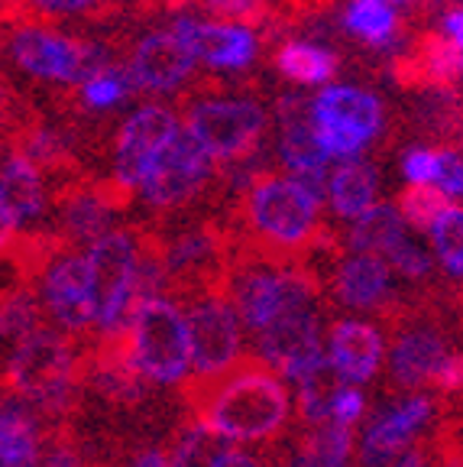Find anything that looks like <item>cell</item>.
I'll return each instance as SVG.
<instances>
[{
	"instance_id": "cell-40",
	"label": "cell",
	"mask_w": 463,
	"mask_h": 467,
	"mask_svg": "<svg viewBox=\"0 0 463 467\" xmlns=\"http://www.w3.org/2000/svg\"><path fill=\"white\" fill-rule=\"evenodd\" d=\"M427 387L441 396H457L463 393V354H444V360L437 364V370L431 373Z\"/></svg>"
},
{
	"instance_id": "cell-7",
	"label": "cell",
	"mask_w": 463,
	"mask_h": 467,
	"mask_svg": "<svg viewBox=\"0 0 463 467\" xmlns=\"http://www.w3.org/2000/svg\"><path fill=\"white\" fill-rule=\"evenodd\" d=\"M137 254V231H104L98 241H91L85 260L91 273V306H95L98 335L130 325Z\"/></svg>"
},
{
	"instance_id": "cell-37",
	"label": "cell",
	"mask_w": 463,
	"mask_h": 467,
	"mask_svg": "<svg viewBox=\"0 0 463 467\" xmlns=\"http://www.w3.org/2000/svg\"><path fill=\"white\" fill-rule=\"evenodd\" d=\"M383 260L389 263L392 270H398L402 276H408V279H425L427 273H431V256H427L415 241H408L406 234H402V237H398V241L386 250Z\"/></svg>"
},
{
	"instance_id": "cell-36",
	"label": "cell",
	"mask_w": 463,
	"mask_h": 467,
	"mask_svg": "<svg viewBox=\"0 0 463 467\" xmlns=\"http://www.w3.org/2000/svg\"><path fill=\"white\" fill-rule=\"evenodd\" d=\"M133 88H137V81H133L130 68H101V72H95L91 78L81 85V101L87 104V108H98V110H108L114 108V104H120L123 98L130 95Z\"/></svg>"
},
{
	"instance_id": "cell-47",
	"label": "cell",
	"mask_w": 463,
	"mask_h": 467,
	"mask_svg": "<svg viewBox=\"0 0 463 467\" xmlns=\"http://www.w3.org/2000/svg\"><path fill=\"white\" fill-rule=\"evenodd\" d=\"M14 241H16V221L0 208V250L10 247Z\"/></svg>"
},
{
	"instance_id": "cell-34",
	"label": "cell",
	"mask_w": 463,
	"mask_h": 467,
	"mask_svg": "<svg viewBox=\"0 0 463 467\" xmlns=\"http://www.w3.org/2000/svg\"><path fill=\"white\" fill-rule=\"evenodd\" d=\"M431 241H435L437 260L448 270V276L463 279V208L448 204L437 221L431 224Z\"/></svg>"
},
{
	"instance_id": "cell-6",
	"label": "cell",
	"mask_w": 463,
	"mask_h": 467,
	"mask_svg": "<svg viewBox=\"0 0 463 467\" xmlns=\"http://www.w3.org/2000/svg\"><path fill=\"white\" fill-rule=\"evenodd\" d=\"M130 344L139 370L162 387L181 383L191 370V344L185 312L172 299L152 296L130 315Z\"/></svg>"
},
{
	"instance_id": "cell-29",
	"label": "cell",
	"mask_w": 463,
	"mask_h": 467,
	"mask_svg": "<svg viewBox=\"0 0 463 467\" xmlns=\"http://www.w3.org/2000/svg\"><path fill=\"white\" fill-rule=\"evenodd\" d=\"M402 234H406V218L398 214L396 204L373 202L366 212L354 218V227H350V234H347V244L356 250V254L383 256Z\"/></svg>"
},
{
	"instance_id": "cell-17",
	"label": "cell",
	"mask_w": 463,
	"mask_h": 467,
	"mask_svg": "<svg viewBox=\"0 0 463 467\" xmlns=\"http://www.w3.org/2000/svg\"><path fill=\"white\" fill-rule=\"evenodd\" d=\"M175 130H179V124H175V117L169 108H159V104L139 108L137 114L123 124L120 137H117V179H120L123 185L137 189L149 156L156 153Z\"/></svg>"
},
{
	"instance_id": "cell-24",
	"label": "cell",
	"mask_w": 463,
	"mask_h": 467,
	"mask_svg": "<svg viewBox=\"0 0 463 467\" xmlns=\"http://www.w3.org/2000/svg\"><path fill=\"white\" fill-rule=\"evenodd\" d=\"M354 451V425L337 419L308 425L304 438L275 467H347Z\"/></svg>"
},
{
	"instance_id": "cell-1",
	"label": "cell",
	"mask_w": 463,
	"mask_h": 467,
	"mask_svg": "<svg viewBox=\"0 0 463 467\" xmlns=\"http://www.w3.org/2000/svg\"><path fill=\"white\" fill-rule=\"evenodd\" d=\"M195 419L227 441H269L289 425L292 400L266 360L240 358L224 377L185 387Z\"/></svg>"
},
{
	"instance_id": "cell-16",
	"label": "cell",
	"mask_w": 463,
	"mask_h": 467,
	"mask_svg": "<svg viewBox=\"0 0 463 467\" xmlns=\"http://www.w3.org/2000/svg\"><path fill=\"white\" fill-rule=\"evenodd\" d=\"M396 325V337H392V379L402 389H418L427 387L431 373L437 370V364L448 354V337L444 331H437L431 321H408L402 325L398 318H392Z\"/></svg>"
},
{
	"instance_id": "cell-31",
	"label": "cell",
	"mask_w": 463,
	"mask_h": 467,
	"mask_svg": "<svg viewBox=\"0 0 463 467\" xmlns=\"http://www.w3.org/2000/svg\"><path fill=\"white\" fill-rule=\"evenodd\" d=\"M227 438H221L214 429L191 419L185 422V429L175 435L172 454H169V467H218V461L224 458Z\"/></svg>"
},
{
	"instance_id": "cell-3",
	"label": "cell",
	"mask_w": 463,
	"mask_h": 467,
	"mask_svg": "<svg viewBox=\"0 0 463 467\" xmlns=\"http://www.w3.org/2000/svg\"><path fill=\"white\" fill-rule=\"evenodd\" d=\"M318 198L285 175H262L243 202V224L260 256L275 263L298 260L318 237Z\"/></svg>"
},
{
	"instance_id": "cell-14",
	"label": "cell",
	"mask_w": 463,
	"mask_h": 467,
	"mask_svg": "<svg viewBox=\"0 0 463 467\" xmlns=\"http://www.w3.org/2000/svg\"><path fill=\"white\" fill-rule=\"evenodd\" d=\"M43 306L68 335H87L95 328V306H91V273L87 260L78 254L58 256L49 263L43 279Z\"/></svg>"
},
{
	"instance_id": "cell-38",
	"label": "cell",
	"mask_w": 463,
	"mask_h": 467,
	"mask_svg": "<svg viewBox=\"0 0 463 467\" xmlns=\"http://www.w3.org/2000/svg\"><path fill=\"white\" fill-rule=\"evenodd\" d=\"M39 467H87L85 458H81L78 445H75V438L68 435L62 425L56 429H46V451L39 458Z\"/></svg>"
},
{
	"instance_id": "cell-26",
	"label": "cell",
	"mask_w": 463,
	"mask_h": 467,
	"mask_svg": "<svg viewBox=\"0 0 463 467\" xmlns=\"http://www.w3.org/2000/svg\"><path fill=\"white\" fill-rule=\"evenodd\" d=\"M412 72H398L406 81H415V85H441L450 88L457 81V75L463 72V49L454 43V39L435 36V33H425L418 39V49H415L412 58H406Z\"/></svg>"
},
{
	"instance_id": "cell-12",
	"label": "cell",
	"mask_w": 463,
	"mask_h": 467,
	"mask_svg": "<svg viewBox=\"0 0 463 467\" xmlns=\"http://www.w3.org/2000/svg\"><path fill=\"white\" fill-rule=\"evenodd\" d=\"M78 354L81 383H87L98 396H104L108 402H117V406H133V402L146 400L149 377L139 370L137 358H133L130 325L91 337L87 348L78 350Z\"/></svg>"
},
{
	"instance_id": "cell-20",
	"label": "cell",
	"mask_w": 463,
	"mask_h": 467,
	"mask_svg": "<svg viewBox=\"0 0 463 467\" xmlns=\"http://www.w3.org/2000/svg\"><path fill=\"white\" fill-rule=\"evenodd\" d=\"M279 124H283V162L289 172H324L331 153L314 130V104L302 95L279 98Z\"/></svg>"
},
{
	"instance_id": "cell-23",
	"label": "cell",
	"mask_w": 463,
	"mask_h": 467,
	"mask_svg": "<svg viewBox=\"0 0 463 467\" xmlns=\"http://www.w3.org/2000/svg\"><path fill=\"white\" fill-rule=\"evenodd\" d=\"M334 296L347 308H383L392 296L389 263L379 254H354L334 276Z\"/></svg>"
},
{
	"instance_id": "cell-32",
	"label": "cell",
	"mask_w": 463,
	"mask_h": 467,
	"mask_svg": "<svg viewBox=\"0 0 463 467\" xmlns=\"http://www.w3.org/2000/svg\"><path fill=\"white\" fill-rule=\"evenodd\" d=\"M396 23L389 0H350V7L344 10V26L376 49H389L396 43Z\"/></svg>"
},
{
	"instance_id": "cell-49",
	"label": "cell",
	"mask_w": 463,
	"mask_h": 467,
	"mask_svg": "<svg viewBox=\"0 0 463 467\" xmlns=\"http://www.w3.org/2000/svg\"><path fill=\"white\" fill-rule=\"evenodd\" d=\"M0 120H4V91H0Z\"/></svg>"
},
{
	"instance_id": "cell-44",
	"label": "cell",
	"mask_w": 463,
	"mask_h": 467,
	"mask_svg": "<svg viewBox=\"0 0 463 467\" xmlns=\"http://www.w3.org/2000/svg\"><path fill=\"white\" fill-rule=\"evenodd\" d=\"M43 14H85L98 0H33Z\"/></svg>"
},
{
	"instance_id": "cell-28",
	"label": "cell",
	"mask_w": 463,
	"mask_h": 467,
	"mask_svg": "<svg viewBox=\"0 0 463 467\" xmlns=\"http://www.w3.org/2000/svg\"><path fill=\"white\" fill-rule=\"evenodd\" d=\"M376 169L369 166L366 160H356L350 156L337 172L331 175V182H327V195H331L334 212L341 214V218H356L369 208V204L376 202Z\"/></svg>"
},
{
	"instance_id": "cell-19",
	"label": "cell",
	"mask_w": 463,
	"mask_h": 467,
	"mask_svg": "<svg viewBox=\"0 0 463 467\" xmlns=\"http://www.w3.org/2000/svg\"><path fill=\"white\" fill-rule=\"evenodd\" d=\"M191 66H195V52L172 29V33H152L133 49L130 75L143 91H169L189 78Z\"/></svg>"
},
{
	"instance_id": "cell-50",
	"label": "cell",
	"mask_w": 463,
	"mask_h": 467,
	"mask_svg": "<svg viewBox=\"0 0 463 467\" xmlns=\"http://www.w3.org/2000/svg\"><path fill=\"white\" fill-rule=\"evenodd\" d=\"M389 4H406V0H389Z\"/></svg>"
},
{
	"instance_id": "cell-9",
	"label": "cell",
	"mask_w": 463,
	"mask_h": 467,
	"mask_svg": "<svg viewBox=\"0 0 463 467\" xmlns=\"http://www.w3.org/2000/svg\"><path fill=\"white\" fill-rule=\"evenodd\" d=\"M211 160L208 146L195 137L191 130H175L166 143L149 156L139 179L146 202L156 208H175L185 204L211 175Z\"/></svg>"
},
{
	"instance_id": "cell-41",
	"label": "cell",
	"mask_w": 463,
	"mask_h": 467,
	"mask_svg": "<svg viewBox=\"0 0 463 467\" xmlns=\"http://www.w3.org/2000/svg\"><path fill=\"white\" fill-rule=\"evenodd\" d=\"M435 185H441L448 195H463V156H457L454 150H441L437 153Z\"/></svg>"
},
{
	"instance_id": "cell-2",
	"label": "cell",
	"mask_w": 463,
	"mask_h": 467,
	"mask_svg": "<svg viewBox=\"0 0 463 467\" xmlns=\"http://www.w3.org/2000/svg\"><path fill=\"white\" fill-rule=\"evenodd\" d=\"M4 389L26 400L46 419H62L75 406L81 387V354L72 337L39 325L14 344L0 377Z\"/></svg>"
},
{
	"instance_id": "cell-4",
	"label": "cell",
	"mask_w": 463,
	"mask_h": 467,
	"mask_svg": "<svg viewBox=\"0 0 463 467\" xmlns=\"http://www.w3.org/2000/svg\"><path fill=\"white\" fill-rule=\"evenodd\" d=\"M266 256L233 260L231 270V299L250 335H260L283 315L312 308L318 296V276L298 260H285L266 266Z\"/></svg>"
},
{
	"instance_id": "cell-42",
	"label": "cell",
	"mask_w": 463,
	"mask_h": 467,
	"mask_svg": "<svg viewBox=\"0 0 463 467\" xmlns=\"http://www.w3.org/2000/svg\"><path fill=\"white\" fill-rule=\"evenodd\" d=\"M366 412V396L363 389H356V383H347L337 396V406H334V419L344 425H356Z\"/></svg>"
},
{
	"instance_id": "cell-35",
	"label": "cell",
	"mask_w": 463,
	"mask_h": 467,
	"mask_svg": "<svg viewBox=\"0 0 463 467\" xmlns=\"http://www.w3.org/2000/svg\"><path fill=\"white\" fill-rule=\"evenodd\" d=\"M450 204V195L441 185L418 182L412 189H406L398 195V214L406 218V224H412L415 231H431V224L437 221V214Z\"/></svg>"
},
{
	"instance_id": "cell-46",
	"label": "cell",
	"mask_w": 463,
	"mask_h": 467,
	"mask_svg": "<svg viewBox=\"0 0 463 467\" xmlns=\"http://www.w3.org/2000/svg\"><path fill=\"white\" fill-rule=\"evenodd\" d=\"M444 33L463 49V10H454V14L444 16Z\"/></svg>"
},
{
	"instance_id": "cell-43",
	"label": "cell",
	"mask_w": 463,
	"mask_h": 467,
	"mask_svg": "<svg viewBox=\"0 0 463 467\" xmlns=\"http://www.w3.org/2000/svg\"><path fill=\"white\" fill-rule=\"evenodd\" d=\"M406 169V179L412 185L418 182H435V172H437V153L435 150H412L402 162Z\"/></svg>"
},
{
	"instance_id": "cell-5",
	"label": "cell",
	"mask_w": 463,
	"mask_h": 467,
	"mask_svg": "<svg viewBox=\"0 0 463 467\" xmlns=\"http://www.w3.org/2000/svg\"><path fill=\"white\" fill-rule=\"evenodd\" d=\"M181 302L191 344V383H211L243 358V321L227 289L191 292Z\"/></svg>"
},
{
	"instance_id": "cell-21",
	"label": "cell",
	"mask_w": 463,
	"mask_h": 467,
	"mask_svg": "<svg viewBox=\"0 0 463 467\" xmlns=\"http://www.w3.org/2000/svg\"><path fill=\"white\" fill-rule=\"evenodd\" d=\"M327 358L347 383H366L383 364V335L369 321L344 318L327 331Z\"/></svg>"
},
{
	"instance_id": "cell-25",
	"label": "cell",
	"mask_w": 463,
	"mask_h": 467,
	"mask_svg": "<svg viewBox=\"0 0 463 467\" xmlns=\"http://www.w3.org/2000/svg\"><path fill=\"white\" fill-rule=\"evenodd\" d=\"M0 208L16 221V227L43 214V175H39V166L29 156L14 153L0 169Z\"/></svg>"
},
{
	"instance_id": "cell-8",
	"label": "cell",
	"mask_w": 463,
	"mask_h": 467,
	"mask_svg": "<svg viewBox=\"0 0 463 467\" xmlns=\"http://www.w3.org/2000/svg\"><path fill=\"white\" fill-rule=\"evenodd\" d=\"M10 52H14L16 66L26 68L29 75L68 81V85H85L91 75L110 66V56L104 46L58 36V33L39 26L16 29Z\"/></svg>"
},
{
	"instance_id": "cell-18",
	"label": "cell",
	"mask_w": 463,
	"mask_h": 467,
	"mask_svg": "<svg viewBox=\"0 0 463 467\" xmlns=\"http://www.w3.org/2000/svg\"><path fill=\"white\" fill-rule=\"evenodd\" d=\"M175 33L185 39L195 58L208 62V66L218 68H243L256 58V36L253 29L243 26V23H231V26H221V23H198L181 16L175 23Z\"/></svg>"
},
{
	"instance_id": "cell-11",
	"label": "cell",
	"mask_w": 463,
	"mask_h": 467,
	"mask_svg": "<svg viewBox=\"0 0 463 467\" xmlns=\"http://www.w3.org/2000/svg\"><path fill=\"white\" fill-rule=\"evenodd\" d=\"M383 127V104L347 85L324 88L314 101V130L331 156H356Z\"/></svg>"
},
{
	"instance_id": "cell-45",
	"label": "cell",
	"mask_w": 463,
	"mask_h": 467,
	"mask_svg": "<svg viewBox=\"0 0 463 467\" xmlns=\"http://www.w3.org/2000/svg\"><path fill=\"white\" fill-rule=\"evenodd\" d=\"M218 467H262V461L246 451H231V448H227L224 458L218 461Z\"/></svg>"
},
{
	"instance_id": "cell-10",
	"label": "cell",
	"mask_w": 463,
	"mask_h": 467,
	"mask_svg": "<svg viewBox=\"0 0 463 467\" xmlns=\"http://www.w3.org/2000/svg\"><path fill=\"white\" fill-rule=\"evenodd\" d=\"M189 130L208 146L214 160L240 162L256 153L266 133V110L246 98L201 101L189 110Z\"/></svg>"
},
{
	"instance_id": "cell-30",
	"label": "cell",
	"mask_w": 463,
	"mask_h": 467,
	"mask_svg": "<svg viewBox=\"0 0 463 467\" xmlns=\"http://www.w3.org/2000/svg\"><path fill=\"white\" fill-rule=\"evenodd\" d=\"M275 68L298 85H324L337 75V56L312 43H285L275 56Z\"/></svg>"
},
{
	"instance_id": "cell-39",
	"label": "cell",
	"mask_w": 463,
	"mask_h": 467,
	"mask_svg": "<svg viewBox=\"0 0 463 467\" xmlns=\"http://www.w3.org/2000/svg\"><path fill=\"white\" fill-rule=\"evenodd\" d=\"M211 14L231 16V20L243 23V26H260L269 16L266 0H201Z\"/></svg>"
},
{
	"instance_id": "cell-33",
	"label": "cell",
	"mask_w": 463,
	"mask_h": 467,
	"mask_svg": "<svg viewBox=\"0 0 463 467\" xmlns=\"http://www.w3.org/2000/svg\"><path fill=\"white\" fill-rule=\"evenodd\" d=\"M39 325H43V306L33 292V283L0 296V344H16Z\"/></svg>"
},
{
	"instance_id": "cell-48",
	"label": "cell",
	"mask_w": 463,
	"mask_h": 467,
	"mask_svg": "<svg viewBox=\"0 0 463 467\" xmlns=\"http://www.w3.org/2000/svg\"><path fill=\"white\" fill-rule=\"evenodd\" d=\"M130 467H169V458L159 451V448H149V451H143L137 461H133Z\"/></svg>"
},
{
	"instance_id": "cell-15",
	"label": "cell",
	"mask_w": 463,
	"mask_h": 467,
	"mask_svg": "<svg viewBox=\"0 0 463 467\" xmlns=\"http://www.w3.org/2000/svg\"><path fill=\"white\" fill-rule=\"evenodd\" d=\"M435 416V400L431 396L412 393L392 409L376 412V419L369 422L366 435H363L360 448V464L363 467H386L398 451H406L415 438L427 429Z\"/></svg>"
},
{
	"instance_id": "cell-13",
	"label": "cell",
	"mask_w": 463,
	"mask_h": 467,
	"mask_svg": "<svg viewBox=\"0 0 463 467\" xmlns=\"http://www.w3.org/2000/svg\"><path fill=\"white\" fill-rule=\"evenodd\" d=\"M253 337L256 358L295 383L327 354L321 344V315L314 308H298V312L283 315Z\"/></svg>"
},
{
	"instance_id": "cell-27",
	"label": "cell",
	"mask_w": 463,
	"mask_h": 467,
	"mask_svg": "<svg viewBox=\"0 0 463 467\" xmlns=\"http://www.w3.org/2000/svg\"><path fill=\"white\" fill-rule=\"evenodd\" d=\"M344 387H347L344 373L324 354L312 370L298 379V416H302V422L314 425L334 419V406H337V396H341Z\"/></svg>"
},
{
	"instance_id": "cell-22",
	"label": "cell",
	"mask_w": 463,
	"mask_h": 467,
	"mask_svg": "<svg viewBox=\"0 0 463 467\" xmlns=\"http://www.w3.org/2000/svg\"><path fill=\"white\" fill-rule=\"evenodd\" d=\"M46 431L39 412L20 396H0V467H39Z\"/></svg>"
}]
</instances>
